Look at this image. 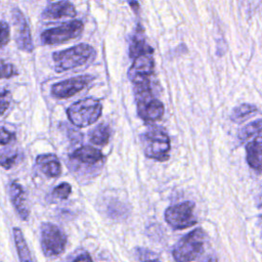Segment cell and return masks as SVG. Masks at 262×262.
<instances>
[{
    "label": "cell",
    "instance_id": "cell-1",
    "mask_svg": "<svg viewBox=\"0 0 262 262\" xmlns=\"http://www.w3.org/2000/svg\"><path fill=\"white\" fill-rule=\"evenodd\" d=\"M95 57V50L86 43H81L52 54L54 70L58 73L82 67Z\"/></svg>",
    "mask_w": 262,
    "mask_h": 262
},
{
    "label": "cell",
    "instance_id": "cell-2",
    "mask_svg": "<svg viewBox=\"0 0 262 262\" xmlns=\"http://www.w3.org/2000/svg\"><path fill=\"white\" fill-rule=\"evenodd\" d=\"M134 93L138 116L146 122L160 120L165 112L164 104L156 98L149 87V82L134 84Z\"/></svg>",
    "mask_w": 262,
    "mask_h": 262
},
{
    "label": "cell",
    "instance_id": "cell-3",
    "mask_svg": "<svg viewBox=\"0 0 262 262\" xmlns=\"http://www.w3.org/2000/svg\"><path fill=\"white\" fill-rule=\"evenodd\" d=\"M206 233L202 228H196L181 237L173 247L172 254L176 261L196 260L204 252Z\"/></svg>",
    "mask_w": 262,
    "mask_h": 262
},
{
    "label": "cell",
    "instance_id": "cell-4",
    "mask_svg": "<svg viewBox=\"0 0 262 262\" xmlns=\"http://www.w3.org/2000/svg\"><path fill=\"white\" fill-rule=\"evenodd\" d=\"M102 112L100 101L93 97H86L71 104L67 110L69 120L77 127H87L95 123Z\"/></svg>",
    "mask_w": 262,
    "mask_h": 262
},
{
    "label": "cell",
    "instance_id": "cell-5",
    "mask_svg": "<svg viewBox=\"0 0 262 262\" xmlns=\"http://www.w3.org/2000/svg\"><path fill=\"white\" fill-rule=\"evenodd\" d=\"M40 236L41 248L46 257H57L64 252L67 235L57 225L50 222L42 223Z\"/></svg>",
    "mask_w": 262,
    "mask_h": 262
},
{
    "label": "cell",
    "instance_id": "cell-6",
    "mask_svg": "<svg viewBox=\"0 0 262 262\" xmlns=\"http://www.w3.org/2000/svg\"><path fill=\"white\" fill-rule=\"evenodd\" d=\"M141 143L147 158L157 161L168 159L170 151V139L168 135L158 128H151L141 135Z\"/></svg>",
    "mask_w": 262,
    "mask_h": 262
},
{
    "label": "cell",
    "instance_id": "cell-7",
    "mask_svg": "<svg viewBox=\"0 0 262 262\" xmlns=\"http://www.w3.org/2000/svg\"><path fill=\"white\" fill-rule=\"evenodd\" d=\"M84 29L81 20L75 19L58 27L45 30L41 33L40 39L44 45H55L78 38Z\"/></svg>",
    "mask_w": 262,
    "mask_h": 262
},
{
    "label": "cell",
    "instance_id": "cell-8",
    "mask_svg": "<svg viewBox=\"0 0 262 262\" xmlns=\"http://www.w3.org/2000/svg\"><path fill=\"white\" fill-rule=\"evenodd\" d=\"M165 219L175 230L193 226L198 222L194 215V204L187 201L170 206L165 211Z\"/></svg>",
    "mask_w": 262,
    "mask_h": 262
},
{
    "label": "cell",
    "instance_id": "cell-9",
    "mask_svg": "<svg viewBox=\"0 0 262 262\" xmlns=\"http://www.w3.org/2000/svg\"><path fill=\"white\" fill-rule=\"evenodd\" d=\"M13 28H14V41L18 49L32 52L34 49L33 40L31 36V30L29 24L24 15L23 11L19 8H13L11 11Z\"/></svg>",
    "mask_w": 262,
    "mask_h": 262
},
{
    "label": "cell",
    "instance_id": "cell-10",
    "mask_svg": "<svg viewBox=\"0 0 262 262\" xmlns=\"http://www.w3.org/2000/svg\"><path fill=\"white\" fill-rule=\"evenodd\" d=\"M94 78L91 76L73 77L51 86V94L56 98H69L86 88Z\"/></svg>",
    "mask_w": 262,
    "mask_h": 262
},
{
    "label": "cell",
    "instance_id": "cell-11",
    "mask_svg": "<svg viewBox=\"0 0 262 262\" xmlns=\"http://www.w3.org/2000/svg\"><path fill=\"white\" fill-rule=\"evenodd\" d=\"M152 54H142L134 58L132 66L128 71V78L133 84L149 82V77L155 71V61Z\"/></svg>",
    "mask_w": 262,
    "mask_h": 262
},
{
    "label": "cell",
    "instance_id": "cell-12",
    "mask_svg": "<svg viewBox=\"0 0 262 262\" xmlns=\"http://www.w3.org/2000/svg\"><path fill=\"white\" fill-rule=\"evenodd\" d=\"M76 9L69 1H58L49 4L42 12L44 19H60L73 18L76 16Z\"/></svg>",
    "mask_w": 262,
    "mask_h": 262
},
{
    "label": "cell",
    "instance_id": "cell-13",
    "mask_svg": "<svg viewBox=\"0 0 262 262\" xmlns=\"http://www.w3.org/2000/svg\"><path fill=\"white\" fill-rule=\"evenodd\" d=\"M9 196L10 201L12 203V206L14 210L16 211L17 215L23 219L27 220L29 218V209L27 206V200H26V193L23 188V186L12 181L9 184Z\"/></svg>",
    "mask_w": 262,
    "mask_h": 262
},
{
    "label": "cell",
    "instance_id": "cell-14",
    "mask_svg": "<svg viewBox=\"0 0 262 262\" xmlns=\"http://www.w3.org/2000/svg\"><path fill=\"white\" fill-rule=\"evenodd\" d=\"M39 169L49 178H56L61 174V165L57 157L53 154H43L36 158Z\"/></svg>",
    "mask_w": 262,
    "mask_h": 262
},
{
    "label": "cell",
    "instance_id": "cell-15",
    "mask_svg": "<svg viewBox=\"0 0 262 262\" xmlns=\"http://www.w3.org/2000/svg\"><path fill=\"white\" fill-rule=\"evenodd\" d=\"M70 159L85 165H95L103 160L102 152L92 146L84 145L70 155Z\"/></svg>",
    "mask_w": 262,
    "mask_h": 262
},
{
    "label": "cell",
    "instance_id": "cell-16",
    "mask_svg": "<svg viewBox=\"0 0 262 262\" xmlns=\"http://www.w3.org/2000/svg\"><path fill=\"white\" fill-rule=\"evenodd\" d=\"M152 53H154V49L146 43L143 30L140 26H138L130 42V47H129L130 57L135 58L142 54H152Z\"/></svg>",
    "mask_w": 262,
    "mask_h": 262
},
{
    "label": "cell",
    "instance_id": "cell-17",
    "mask_svg": "<svg viewBox=\"0 0 262 262\" xmlns=\"http://www.w3.org/2000/svg\"><path fill=\"white\" fill-rule=\"evenodd\" d=\"M261 149L262 142L260 135L256 136L246 145L247 162L251 168L258 172L261 171Z\"/></svg>",
    "mask_w": 262,
    "mask_h": 262
},
{
    "label": "cell",
    "instance_id": "cell-18",
    "mask_svg": "<svg viewBox=\"0 0 262 262\" xmlns=\"http://www.w3.org/2000/svg\"><path fill=\"white\" fill-rule=\"evenodd\" d=\"M12 232H13V238H14V244L17 251L18 259L20 261H34V258L31 255V252L29 250V247L23 234V231L18 227H14Z\"/></svg>",
    "mask_w": 262,
    "mask_h": 262
},
{
    "label": "cell",
    "instance_id": "cell-19",
    "mask_svg": "<svg viewBox=\"0 0 262 262\" xmlns=\"http://www.w3.org/2000/svg\"><path fill=\"white\" fill-rule=\"evenodd\" d=\"M258 112V108L256 105L251 103H243L238 106H235L231 114H230V120L234 123L241 124L251 118L255 113Z\"/></svg>",
    "mask_w": 262,
    "mask_h": 262
},
{
    "label": "cell",
    "instance_id": "cell-20",
    "mask_svg": "<svg viewBox=\"0 0 262 262\" xmlns=\"http://www.w3.org/2000/svg\"><path fill=\"white\" fill-rule=\"evenodd\" d=\"M111 136V129L105 124H100L91 130L89 133V139L96 145H105L108 142Z\"/></svg>",
    "mask_w": 262,
    "mask_h": 262
},
{
    "label": "cell",
    "instance_id": "cell-21",
    "mask_svg": "<svg viewBox=\"0 0 262 262\" xmlns=\"http://www.w3.org/2000/svg\"><path fill=\"white\" fill-rule=\"evenodd\" d=\"M260 134H261V120L258 119L246 125L244 128H242L237 134V137L241 141H246Z\"/></svg>",
    "mask_w": 262,
    "mask_h": 262
},
{
    "label": "cell",
    "instance_id": "cell-22",
    "mask_svg": "<svg viewBox=\"0 0 262 262\" xmlns=\"http://www.w3.org/2000/svg\"><path fill=\"white\" fill-rule=\"evenodd\" d=\"M72 192V186L68 182H62L55 186L52 190V195L59 200L67 199Z\"/></svg>",
    "mask_w": 262,
    "mask_h": 262
},
{
    "label": "cell",
    "instance_id": "cell-23",
    "mask_svg": "<svg viewBox=\"0 0 262 262\" xmlns=\"http://www.w3.org/2000/svg\"><path fill=\"white\" fill-rule=\"evenodd\" d=\"M18 159L17 152H3L0 154V166L4 169H10L15 165Z\"/></svg>",
    "mask_w": 262,
    "mask_h": 262
},
{
    "label": "cell",
    "instance_id": "cell-24",
    "mask_svg": "<svg viewBox=\"0 0 262 262\" xmlns=\"http://www.w3.org/2000/svg\"><path fill=\"white\" fill-rule=\"evenodd\" d=\"M11 102V94L6 88H0V116H2Z\"/></svg>",
    "mask_w": 262,
    "mask_h": 262
},
{
    "label": "cell",
    "instance_id": "cell-25",
    "mask_svg": "<svg viewBox=\"0 0 262 262\" xmlns=\"http://www.w3.org/2000/svg\"><path fill=\"white\" fill-rule=\"evenodd\" d=\"M135 256L137 260L145 261V260H159V257L156 253L144 249V248H137L135 250Z\"/></svg>",
    "mask_w": 262,
    "mask_h": 262
},
{
    "label": "cell",
    "instance_id": "cell-26",
    "mask_svg": "<svg viewBox=\"0 0 262 262\" xmlns=\"http://www.w3.org/2000/svg\"><path fill=\"white\" fill-rule=\"evenodd\" d=\"M10 40V28L7 23L0 20V47L5 46Z\"/></svg>",
    "mask_w": 262,
    "mask_h": 262
},
{
    "label": "cell",
    "instance_id": "cell-27",
    "mask_svg": "<svg viewBox=\"0 0 262 262\" xmlns=\"http://www.w3.org/2000/svg\"><path fill=\"white\" fill-rule=\"evenodd\" d=\"M16 75H17V71L12 64L5 63L0 66V79H8Z\"/></svg>",
    "mask_w": 262,
    "mask_h": 262
},
{
    "label": "cell",
    "instance_id": "cell-28",
    "mask_svg": "<svg viewBox=\"0 0 262 262\" xmlns=\"http://www.w3.org/2000/svg\"><path fill=\"white\" fill-rule=\"evenodd\" d=\"M15 134L11 131H8L4 127H0V145H6L14 140Z\"/></svg>",
    "mask_w": 262,
    "mask_h": 262
},
{
    "label": "cell",
    "instance_id": "cell-29",
    "mask_svg": "<svg viewBox=\"0 0 262 262\" xmlns=\"http://www.w3.org/2000/svg\"><path fill=\"white\" fill-rule=\"evenodd\" d=\"M73 261H91L92 260V258H91V256L87 253V252H81L78 256H76V257H73V259H72Z\"/></svg>",
    "mask_w": 262,
    "mask_h": 262
},
{
    "label": "cell",
    "instance_id": "cell-30",
    "mask_svg": "<svg viewBox=\"0 0 262 262\" xmlns=\"http://www.w3.org/2000/svg\"><path fill=\"white\" fill-rule=\"evenodd\" d=\"M129 4H130V7H132V8L134 9V11L137 12V10H138V8H139L138 2L135 1V0H130V1H129Z\"/></svg>",
    "mask_w": 262,
    "mask_h": 262
}]
</instances>
